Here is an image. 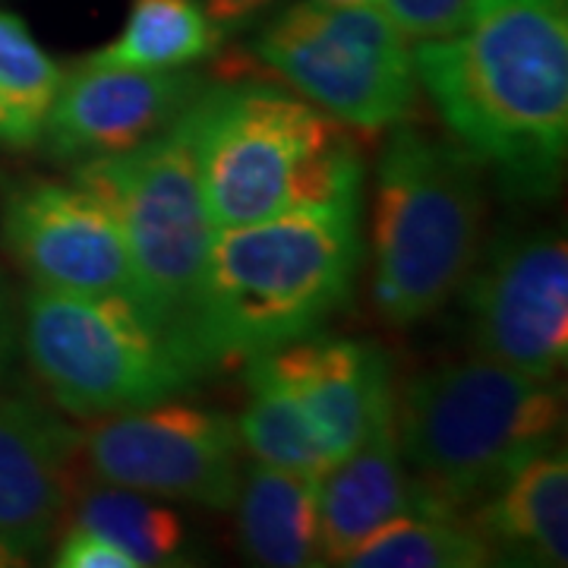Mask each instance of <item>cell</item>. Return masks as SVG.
Segmentation results:
<instances>
[{
    "label": "cell",
    "instance_id": "obj_15",
    "mask_svg": "<svg viewBox=\"0 0 568 568\" xmlns=\"http://www.w3.org/2000/svg\"><path fill=\"white\" fill-rule=\"evenodd\" d=\"M436 503L405 470L395 417L379 424L361 446L325 470L316 487L320 556L345 566L354 549L398 515Z\"/></svg>",
    "mask_w": 568,
    "mask_h": 568
},
{
    "label": "cell",
    "instance_id": "obj_26",
    "mask_svg": "<svg viewBox=\"0 0 568 568\" xmlns=\"http://www.w3.org/2000/svg\"><path fill=\"white\" fill-rule=\"evenodd\" d=\"M10 354H13V316H10L7 282H3V272H0V379H3V369L10 364Z\"/></svg>",
    "mask_w": 568,
    "mask_h": 568
},
{
    "label": "cell",
    "instance_id": "obj_10",
    "mask_svg": "<svg viewBox=\"0 0 568 568\" xmlns=\"http://www.w3.org/2000/svg\"><path fill=\"white\" fill-rule=\"evenodd\" d=\"M462 287L474 354L556 379L568 357V246L559 231L496 237Z\"/></svg>",
    "mask_w": 568,
    "mask_h": 568
},
{
    "label": "cell",
    "instance_id": "obj_13",
    "mask_svg": "<svg viewBox=\"0 0 568 568\" xmlns=\"http://www.w3.org/2000/svg\"><path fill=\"white\" fill-rule=\"evenodd\" d=\"M304 410L332 462L395 417L386 354L351 338H301L256 357Z\"/></svg>",
    "mask_w": 568,
    "mask_h": 568
},
{
    "label": "cell",
    "instance_id": "obj_19",
    "mask_svg": "<svg viewBox=\"0 0 568 568\" xmlns=\"http://www.w3.org/2000/svg\"><path fill=\"white\" fill-rule=\"evenodd\" d=\"M222 29L200 0H133L121 36L92 51L82 63L178 70L215 54Z\"/></svg>",
    "mask_w": 568,
    "mask_h": 568
},
{
    "label": "cell",
    "instance_id": "obj_5",
    "mask_svg": "<svg viewBox=\"0 0 568 568\" xmlns=\"http://www.w3.org/2000/svg\"><path fill=\"white\" fill-rule=\"evenodd\" d=\"M480 168L458 142L407 121L392 126L373 222V297L392 323H420L462 291L480 256Z\"/></svg>",
    "mask_w": 568,
    "mask_h": 568
},
{
    "label": "cell",
    "instance_id": "obj_22",
    "mask_svg": "<svg viewBox=\"0 0 568 568\" xmlns=\"http://www.w3.org/2000/svg\"><path fill=\"white\" fill-rule=\"evenodd\" d=\"M63 82V70L32 39L29 26L0 13V102L13 114L29 145L41 140V126Z\"/></svg>",
    "mask_w": 568,
    "mask_h": 568
},
{
    "label": "cell",
    "instance_id": "obj_16",
    "mask_svg": "<svg viewBox=\"0 0 568 568\" xmlns=\"http://www.w3.org/2000/svg\"><path fill=\"white\" fill-rule=\"evenodd\" d=\"M496 562L566 566L568 562V462L547 448L518 467L496 493L467 515Z\"/></svg>",
    "mask_w": 568,
    "mask_h": 568
},
{
    "label": "cell",
    "instance_id": "obj_6",
    "mask_svg": "<svg viewBox=\"0 0 568 568\" xmlns=\"http://www.w3.org/2000/svg\"><path fill=\"white\" fill-rule=\"evenodd\" d=\"M22 347L48 395L77 417H108L168 402L205 373L174 328L133 297H26Z\"/></svg>",
    "mask_w": 568,
    "mask_h": 568
},
{
    "label": "cell",
    "instance_id": "obj_2",
    "mask_svg": "<svg viewBox=\"0 0 568 568\" xmlns=\"http://www.w3.org/2000/svg\"><path fill=\"white\" fill-rule=\"evenodd\" d=\"M361 268V203L316 205L222 227L186 325L196 361L250 364L310 338L351 297Z\"/></svg>",
    "mask_w": 568,
    "mask_h": 568
},
{
    "label": "cell",
    "instance_id": "obj_20",
    "mask_svg": "<svg viewBox=\"0 0 568 568\" xmlns=\"http://www.w3.org/2000/svg\"><path fill=\"white\" fill-rule=\"evenodd\" d=\"M63 525H82L121 547L136 568L186 566V530L178 511L155 496L114 484H92L70 496Z\"/></svg>",
    "mask_w": 568,
    "mask_h": 568
},
{
    "label": "cell",
    "instance_id": "obj_3",
    "mask_svg": "<svg viewBox=\"0 0 568 568\" xmlns=\"http://www.w3.org/2000/svg\"><path fill=\"white\" fill-rule=\"evenodd\" d=\"M196 162L215 227L361 203L364 162L345 123L275 85H209L193 104Z\"/></svg>",
    "mask_w": 568,
    "mask_h": 568
},
{
    "label": "cell",
    "instance_id": "obj_24",
    "mask_svg": "<svg viewBox=\"0 0 568 568\" xmlns=\"http://www.w3.org/2000/svg\"><path fill=\"white\" fill-rule=\"evenodd\" d=\"M54 566L61 568H136V562L108 537L82 525H67L54 547Z\"/></svg>",
    "mask_w": 568,
    "mask_h": 568
},
{
    "label": "cell",
    "instance_id": "obj_28",
    "mask_svg": "<svg viewBox=\"0 0 568 568\" xmlns=\"http://www.w3.org/2000/svg\"><path fill=\"white\" fill-rule=\"evenodd\" d=\"M325 3H379V0H325Z\"/></svg>",
    "mask_w": 568,
    "mask_h": 568
},
{
    "label": "cell",
    "instance_id": "obj_25",
    "mask_svg": "<svg viewBox=\"0 0 568 568\" xmlns=\"http://www.w3.org/2000/svg\"><path fill=\"white\" fill-rule=\"evenodd\" d=\"M268 3L272 0H203L205 13L212 17V22L222 32L224 29H237V26L250 22L256 13H263Z\"/></svg>",
    "mask_w": 568,
    "mask_h": 568
},
{
    "label": "cell",
    "instance_id": "obj_7",
    "mask_svg": "<svg viewBox=\"0 0 568 568\" xmlns=\"http://www.w3.org/2000/svg\"><path fill=\"white\" fill-rule=\"evenodd\" d=\"M77 181L99 193L121 224L140 304L186 342L219 234L196 162L193 108L152 140L82 162Z\"/></svg>",
    "mask_w": 568,
    "mask_h": 568
},
{
    "label": "cell",
    "instance_id": "obj_18",
    "mask_svg": "<svg viewBox=\"0 0 568 568\" xmlns=\"http://www.w3.org/2000/svg\"><path fill=\"white\" fill-rule=\"evenodd\" d=\"M496 556L462 508L426 503L366 537L345 559L351 568H480Z\"/></svg>",
    "mask_w": 568,
    "mask_h": 568
},
{
    "label": "cell",
    "instance_id": "obj_17",
    "mask_svg": "<svg viewBox=\"0 0 568 568\" xmlns=\"http://www.w3.org/2000/svg\"><path fill=\"white\" fill-rule=\"evenodd\" d=\"M316 487L313 477L260 462L241 470L234 508L246 559L268 568L323 566Z\"/></svg>",
    "mask_w": 568,
    "mask_h": 568
},
{
    "label": "cell",
    "instance_id": "obj_12",
    "mask_svg": "<svg viewBox=\"0 0 568 568\" xmlns=\"http://www.w3.org/2000/svg\"><path fill=\"white\" fill-rule=\"evenodd\" d=\"M209 80L196 70H133L77 63L41 126L48 155L61 162H92L126 152L159 136L164 126L200 102Z\"/></svg>",
    "mask_w": 568,
    "mask_h": 568
},
{
    "label": "cell",
    "instance_id": "obj_23",
    "mask_svg": "<svg viewBox=\"0 0 568 568\" xmlns=\"http://www.w3.org/2000/svg\"><path fill=\"white\" fill-rule=\"evenodd\" d=\"M474 0H379L405 39H443L465 26Z\"/></svg>",
    "mask_w": 568,
    "mask_h": 568
},
{
    "label": "cell",
    "instance_id": "obj_4",
    "mask_svg": "<svg viewBox=\"0 0 568 568\" xmlns=\"http://www.w3.org/2000/svg\"><path fill=\"white\" fill-rule=\"evenodd\" d=\"M562 395L552 379L480 354L426 369L395 402V433L417 484L443 506L470 508L556 446Z\"/></svg>",
    "mask_w": 568,
    "mask_h": 568
},
{
    "label": "cell",
    "instance_id": "obj_21",
    "mask_svg": "<svg viewBox=\"0 0 568 568\" xmlns=\"http://www.w3.org/2000/svg\"><path fill=\"white\" fill-rule=\"evenodd\" d=\"M246 386L250 398L237 420L241 446L260 465L282 467L320 480L335 462L328 458L320 436L313 433L297 402L287 395V388L256 361L246 364Z\"/></svg>",
    "mask_w": 568,
    "mask_h": 568
},
{
    "label": "cell",
    "instance_id": "obj_27",
    "mask_svg": "<svg viewBox=\"0 0 568 568\" xmlns=\"http://www.w3.org/2000/svg\"><path fill=\"white\" fill-rule=\"evenodd\" d=\"M0 142L3 145H29L26 136H22V130L17 126V121H13V114L7 111L3 102H0Z\"/></svg>",
    "mask_w": 568,
    "mask_h": 568
},
{
    "label": "cell",
    "instance_id": "obj_11",
    "mask_svg": "<svg viewBox=\"0 0 568 568\" xmlns=\"http://www.w3.org/2000/svg\"><path fill=\"white\" fill-rule=\"evenodd\" d=\"M0 234L13 263L39 291L140 301L121 224L102 196L77 178L13 186Z\"/></svg>",
    "mask_w": 568,
    "mask_h": 568
},
{
    "label": "cell",
    "instance_id": "obj_8",
    "mask_svg": "<svg viewBox=\"0 0 568 568\" xmlns=\"http://www.w3.org/2000/svg\"><path fill=\"white\" fill-rule=\"evenodd\" d=\"M256 58L301 99L361 133L407 121L417 104L410 48L379 3H294L260 32Z\"/></svg>",
    "mask_w": 568,
    "mask_h": 568
},
{
    "label": "cell",
    "instance_id": "obj_14",
    "mask_svg": "<svg viewBox=\"0 0 568 568\" xmlns=\"http://www.w3.org/2000/svg\"><path fill=\"white\" fill-rule=\"evenodd\" d=\"M77 452V429L26 398L0 395V568L26 566L61 530Z\"/></svg>",
    "mask_w": 568,
    "mask_h": 568
},
{
    "label": "cell",
    "instance_id": "obj_9",
    "mask_svg": "<svg viewBox=\"0 0 568 568\" xmlns=\"http://www.w3.org/2000/svg\"><path fill=\"white\" fill-rule=\"evenodd\" d=\"M241 448L231 417L171 402L108 414L80 433V455L104 484L215 511L234 508Z\"/></svg>",
    "mask_w": 568,
    "mask_h": 568
},
{
    "label": "cell",
    "instance_id": "obj_1",
    "mask_svg": "<svg viewBox=\"0 0 568 568\" xmlns=\"http://www.w3.org/2000/svg\"><path fill=\"white\" fill-rule=\"evenodd\" d=\"M455 142L511 193L552 196L568 145V0H474L465 26L410 48Z\"/></svg>",
    "mask_w": 568,
    "mask_h": 568
}]
</instances>
